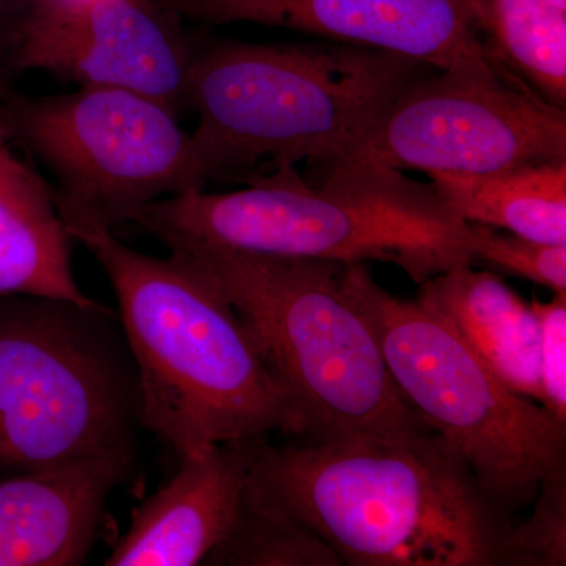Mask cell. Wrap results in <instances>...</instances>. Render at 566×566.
<instances>
[{
  "label": "cell",
  "mask_w": 566,
  "mask_h": 566,
  "mask_svg": "<svg viewBox=\"0 0 566 566\" xmlns=\"http://www.w3.org/2000/svg\"><path fill=\"white\" fill-rule=\"evenodd\" d=\"M243 441L249 486L352 566H506L512 516L433 430Z\"/></svg>",
  "instance_id": "cell-1"
},
{
  "label": "cell",
  "mask_w": 566,
  "mask_h": 566,
  "mask_svg": "<svg viewBox=\"0 0 566 566\" xmlns=\"http://www.w3.org/2000/svg\"><path fill=\"white\" fill-rule=\"evenodd\" d=\"M66 229L117 296L139 379L142 428L180 460L227 442L304 436L292 398L203 274L174 253L158 259L136 251L104 227Z\"/></svg>",
  "instance_id": "cell-2"
},
{
  "label": "cell",
  "mask_w": 566,
  "mask_h": 566,
  "mask_svg": "<svg viewBox=\"0 0 566 566\" xmlns=\"http://www.w3.org/2000/svg\"><path fill=\"white\" fill-rule=\"evenodd\" d=\"M296 166L253 175L244 188L199 189L148 205L134 223L169 251L223 249L340 264H394L420 285L475 264L471 227L436 192L389 169Z\"/></svg>",
  "instance_id": "cell-3"
},
{
  "label": "cell",
  "mask_w": 566,
  "mask_h": 566,
  "mask_svg": "<svg viewBox=\"0 0 566 566\" xmlns=\"http://www.w3.org/2000/svg\"><path fill=\"white\" fill-rule=\"evenodd\" d=\"M431 66L406 55L334 41L196 48L188 107L203 180H243L262 167L340 158ZM270 169V170H271Z\"/></svg>",
  "instance_id": "cell-4"
},
{
  "label": "cell",
  "mask_w": 566,
  "mask_h": 566,
  "mask_svg": "<svg viewBox=\"0 0 566 566\" xmlns=\"http://www.w3.org/2000/svg\"><path fill=\"white\" fill-rule=\"evenodd\" d=\"M170 253L232 305L296 406L301 438L431 430L401 397L370 326L342 293L345 264L223 249Z\"/></svg>",
  "instance_id": "cell-5"
},
{
  "label": "cell",
  "mask_w": 566,
  "mask_h": 566,
  "mask_svg": "<svg viewBox=\"0 0 566 566\" xmlns=\"http://www.w3.org/2000/svg\"><path fill=\"white\" fill-rule=\"evenodd\" d=\"M340 289L375 334L406 403L463 458L509 516L566 465V420L516 394L441 316L387 292L365 264H345Z\"/></svg>",
  "instance_id": "cell-6"
},
{
  "label": "cell",
  "mask_w": 566,
  "mask_h": 566,
  "mask_svg": "<svg viewBox=\"0 0 566 566\" xmlns=\"http://www.w3.org/2000/svg\"><path fill=\"white\" fill-rule=\"evenodd\" d=\"M140 428L117 312L0 294V479L136 447Z\"/></svg>",
  "instance_id": "cell-7"
},
{
  "label": "cell",
  "mask_w": 566,
  "mask_h": 566,
  "mask_svg": "<svg viewBox=\"0 0 566 566\" xmlns=\"http://www.w3.org/2000/svg\"><path fill=\"white\" fill-rule=\"evenodd\" d=\"M0 126L54 178L65 226L114 230L148 205L207 188L192 134L139 93L87 85L50 96L10 92Z\"/></svg>",
  "instance_id": "cell-8"
},
{
  "label": "cell",
  "mask_w": 566,
  "mask_h": 566,
  "mask_svg": "<svg viewBox=\"0 0 566 566\" xmlns=\"http://www.w3.org/2000/svg\"><path fill=\"white\" fill-rule=\"evenodd\" d=\"M566 161V107L495 66L412 82L340 158L312 167L488 174Z\"/></svg>",
  "instance_id": "cell-9"
},
{
  "label": "cell",
  "mask_w": 566,
  "mask_h": 566,
  "mask_svg": "<svg viewBox=\"0 0 566 566\" xmlns=\"http://www.w3.org/2000/svg\"><path fill=\"white\" fill-rule=\"evenodd\" d=\"M196 48L180 18L158 0L36 2L3 39L14 74L46 71L80 87L122 88L169 107H188Z\"/></svg>",
  "instance_id": "cell-10"
},
{
  "label": "cell",
  "mask_w": 566,
  "mask_h": 566,
  "mask_svg": "<svg viewBox=\"0 0 566 566\" xmlns=\"http://www.w3.org/2000/svg\"><path fill=\"white\" fill-rule=\"evenodd\" d=\"M205 24L253 22L374 48L434 70L491 66L469 0H158Z\"/></svg>",
  "instance_id": "cell-11"
},
{
  "label": "cell",
  "mask_w": 566,
  "mask_h": 566,
  "mask_svg": "<svg viewBox=\"0 0 566 566\" xmlns=\"http://www.w3.org/2000/svg\"><path fill=\"white\" fill-rule=\"evenodd\" d=\"M136 447L0 479V566H76L98 542Z\"/></svg>",
  "instance_id": "cell-12"
},
{
  "label": "cell",
  "mask_w": 566,
  "mask_h": 566,
  "mask_svg": "<svg viewBox=\"0 0 566 566\" xmlns=\"http://www.w3.org/2000/svg\"><path fill=\"white\" fill-rule=\"evenodd\" d=\"M248 486L241 442L181 458L177 474L140 505L106 566H197L229 534Z\"/></svg>",
  "instance_id": "cell-13"
},
{
  "label": "cell",
  "mask_w": 566,
  "mask_h": 566,
  "mask_svg": "<svg viewBox=\"0 0 566 566\" xmlns=\"http://www.w3.org/2000/svg\"><path fill=\"white\" fill-rule=\"evenodd\" d=\"M416 301L449 323L504 385L543 405L538 318L497 274L461 264L420 283Z\"/></svg>",
  "instance_id": "cell-14"
},
{
  "label": "cell",
  "mask_w": 566,
  "mask_h": 566,
  "mask_svg": "<svg viewBox=\"0 0 566 566\" xmlns=\"http://www.w3.org/2000/svg\"><path fill=\"white\" fill-rule=\"evenodd\" d=\"M73 241L51 186L0 126V294L98 304L74 279Z\"/></svg>",
  "instance_id": "cell-15"
},
{
  "label": "cell",
  "mask_w": 566,
  "mask_h": 566,
  "mask_svg": "<svg viewBox=\"0 0 566 566\" xmlns=\"http://www.w3.org/2000/svg\"><path fill=\"white\" fill-rule=\"evenodd\" d=\"M428 177L436 192L464 222L536 243L566 245V161Z\"/></svg>",
  "instance_id": "cell-16"
},
{
  "label": "cell",
  "mask_w": 566,
  "mask_h": 566,
  "mask_svg": "<svg viewBox=\"0 0 566 566\" xmlns=\"http://www.w3.org/2000/svg\"><path fill=\"white\" fill-rule=\"evenodd\" d=\"M491 65L566 107V11L545 0H469Z\"/></svg>",
  "instance_id": "cell-17"
},
{
  "label": "cell",
  "mask_w": 566,
  "mask_h": 566,
  "mask_svg": "<svg viewBox=\"0 0 566 566\" xmlns=\"http://www.w3.org/2000/svg\"><path fill=\"white\" fill-rule=\"evenodd\" d=\"M207 566H344L333 547L281 506L245 486L226 538L205 558Z\"/></svg>",
  "instance_id": "cell-18"
},
{
  "label": "cell",
  "mask_w": 566,
  "mask_h": 566,
  "mask_svg": "<svg viewBox=\"0 0 566 566\" xmlns=\"http://www.w3.org/2000/svg\"><path fill=\"white\" fill-rule=\"evenodd\" d=\"M506 566L566 565V465L538 488L532 512L513 521L505 543Z\"/></svg>",
  "instance_id": "cell-19"
},
{
  "label": "cell",
  "mask_w": 566,
  "mask_h": 566,
  "mask_svg": "<svg viewBox=\"0 0 566 566\" xmlns=\"http://www.w3.org/2000/svg\"><path fill=\"white\" fill-rule=\"evenodd\" d=\"M469 227L474 263L490 264L494 270L545 286L554 294H566V245L536 243L475 223Z\"/></svg>",
  "instance_id": "cell-20"
},
{
  "label": "cell",
  "mask_w": 566,
  "mask_h": 566,
  "mask_svg": "<svg viewBox=\"0 0 566 566\" xmlns=\"http://www.w3.org/2000/svg\"><path fill=\"white\" fill-rule=\"evenodd\" d=\"M539 324V381L543 406L566 420V294L532 301Z\"/></svg>",
  "instance_id": "cell-21"
},
{
  "label": "cell",
  "mask_w": 566,
  "mask_h": 566,
  "mask_svg": "<svg viewBox=\"0 0 566 566\" xmlns=\"http://www.w3.org/2000/svg\"><path fill=\"white\" fill-rule=\"evenodd\" d=\"M35 2L36 0H0V39L28 14Z\"/></svg>",
  "instance_id": "cell-22"
},
{
  "label": "cell",
  "mask_w": 566,
  "mask_h": 566,
  "mask_svg": "<svg viewBox=\"0 0 566 566\" xmlns=\"http://www.w3.org/2000/svg\"><path fill=\"white\" fill-rule=\"evenodd\" d=\"M14 76H17V74H14L13 71L9 69V65L2 61V57H0V102L11 92L10 85Z\"/></svg>",
  "instance_id": "cell-23"
},
{
  "label": "cell",
  "mask_w": 566,
  "mask_h": 566,
  "mask_svg": "<svg viewBox=\"0 0 566 566\" xmlns=\"http://www.w3.org/2000/svg\"><path fill=\"white\" fill-rule=\"evenodd\" d=\"M545 2L553 6L554 9L566 11V0H545Z\"/></svg>",
  "instance_id": "cell-24"
},
{
  "label": "cell",
  "mask_w": 566,
  "mask_h": 566,
  "mask_svg": "<svg viewBox=\"0 0 566 566\" xmlns=\"http://www.w3.org/2000/svg\"><path fill=\"white\" fill-rule=\"evenodd\" d=\"M36 2H50V3H80L87 2V0H36ZM35 2V3H36Z\"/></svg>",
  "instance_id": "cell-25"
}]
</instances>
